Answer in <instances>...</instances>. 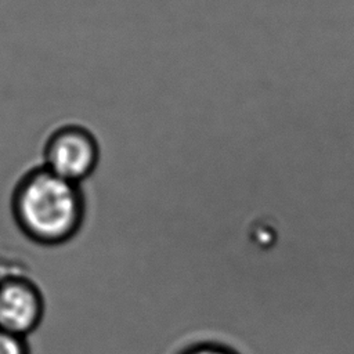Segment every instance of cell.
I'll list each match as a JSON object with an SVG mask.
<instances>
[{"label": "cell", "mask_w": 354, "mask_h": 354, "mask_svg": "<svg viewBox=\"0 0 354 354\" xmlns=\"http://www.w3.org/2000/svg\"><path fill=\"white\" fill-rule=\"evenodd\" d=\"M180 354H238V353L218 343H198L185 348Z\"/></svg>", "instance_id": "obj_5"}, {"label": "cell", "mask_w": 354, "mask_h": 354, "mask_svg": "<svg viewBox=\"0 0 354 354\" xmlns=\"http://www.w3.org/2000/svg\"><path fill=\"white\" fill-rule=\"evenodd\" d=\"M0 354H30L26 339L0 329Z\"/></svg>", "instance_id": "obj_4"}, {"label": "cell", "mask_w": 354, "mask_h": 354, "mask_svg": "<svg viewBox=\"0 0 354 354\" xmlns=\"http://www.w3.org/2000/svg\"><path fill=\"white\" fill-rule=\"evenodd\" d=\"M46 311L40 288L28 277L0 278V329L26 339L41 324Z\"/></svg>", "instance_id": "obj_3"}, {"label": "cell", "mask_w": 354, "mask_h": 354, "mask_svg": "<svg viewBox=\"0 0 354 354\" xmlns=\"http://www.w3.org/2000/svg\"><path fill=\"white\" fill-rule=\"evenodd\" d=\"M11 214L19 231L32 242L55 246L71 241L86 214L79 184L50 171L43 165L26 171L11 194Z\"/></svg>", "instance_id": "obj_1"}, {"label": "cell", "mask_w": 354, "mask_h": 354, "mask_svg": "<svg viewBox=\"0 0 354 354\" xmlns=\"http://www.w3.org/2000/svg\"><path fill=\"white\" fill-rule=\"evenodd\" d=\"M98 162L100 144L95 136L80 124L55 129L43 148V166L79 185L94 173Z\"/></svg>", "instance_id": "obj_2"}]
</instances>
